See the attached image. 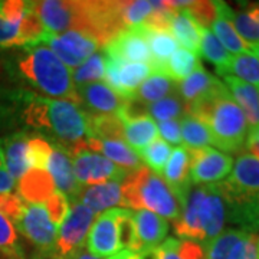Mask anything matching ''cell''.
Here are the masks:
<instances>
[{
  "instance_id": "1",
  "label": "cell",
  "mask_w": 259,
  "mask_h": 259,
  "mask_svg": "<svg viewBox=\"0 0 259 259\" xmlns=\"http://www.w3.org/2000/svg\"><path fill=\"white\" fill-rule=\"evenodd\" d=\"M87 112L75 102L47 98L26 88L0 91V128L42 137L69 156L87 148Z\"/></svg>"
},
{
  "instance_id": "2",
  "label": "cell",
  "mask_w": 259,
  "mask_h": 259,
  "mask_svg": "<svg viewBox=\"0 0 259 259\" xmlns=\"http://www.w3.org/2000/svg\"><path fill=\"white\" fill-rule=\"evenodd\" d=\"M10 78L30 88L32 93H42L52 100H64L78 104L72 71L45 45L18 48L5 61Z\"/></svg>"
},
{
  "instance_id": "3",
  "label": "cell",
  "mask_w": 259,
  "mask_h": 259,
  "mask_svg": "<svg viewBox=\"0 0 259 259\" xmlns=\"http://www.w3.org/2000/svg\"><path fill=\"white\" fill-rule=\"evenodd\" d=\"M187 114L209 127L213 146L221 148L222 153L229 156L243 153L249 125L222 81L212 93L192 104Z\"/></svg>"
},
{
  "instance_id": "4",
  "label": "cell",
  "mask_w": 259,
  "mask_h": 259,
  "mask_svg": "<svg viewBox=\"0 0 259 259\" xmlns=\"http://www.w3.org/2000/svg\"><path fill=\"white\" fill-rule=\"evenodd\" d=\"M226 204L228 223L256 235L259 232V158L241 153L229 176L216 183Z\"/></svg>"
},
{
  "instance_id": "5",
  "label": "cell",
  "mask_w": 259,
  "mask_h": 259,
  "mask_svg": "<svg viewBox=\"0 0 259 259\" xmlns=\"http://www.w3.org/2000/svg\"><path fill=\"white\" fill-rule=\"evenodd\" d=\"M226 204L218 185H199L186 194L173 229L177 239L206 245L226 229Z\"/></svg>"
},
{
  "instance_id": "6",
  "label": "cell",
  "mask_w": 259,
  "mask_h": 259,
  "mask_svg": "<svg viewBox=\"0 0 259 259\" xmlns=\"http://www.w3.org/2000/svg\"><path fill=\"white\" fill-rule=\"evenodd\" d=\"M122 206L136 210H148L164 218L176 221L182 213V203L176 193L167 186L164 179L143 166L128 173L121 183Z\"/></svg>"
},
{
  "instance_id": "7",
  "label": "cell",
  "mask_w": 259,
  "mask_h": 259,
  "mask_svg": "<svg viewBox=\"0 0 259 259\" xmlns=\"http://www.w3.org/2000/svg\"><path fill=\"white\" fill-rule=\"evenodd\" d=\"M45 28L32 9V2L0 0V48H18L37 45Z\"/></svg>"
},
{
  "instance_id": "8",
  "label": "cell",
  "mask_w": 259,
  "mask_h": 259,
  "mask_svg": "<svg viewBox=\"0 0 259 259\" xmlns=\"http://www.w3.org/2000/svg\"><path fill=\"white\" fill-rule=\"evenodd\" d=\"M39 44L49 48L69 69L78 68L101 48L95 37L79 30H68L64 33H51L45 30Z\"/></svg>"
},
{
  "instance_id": "9",
  "label": "cell",
  "mask_w": 259,
  "mask_h": 259,
  "mask_svg": "<svg viewBox=\"0 0 259 259\" xmlns=\"http://www.w3.org/2000/svg\"><path fill=\"white\" fill-rule=\"evenodd\" d=\"M95 214L88 206L78 200H72L68 216L58 228L56 235V253L62 259L78 249L83 248V243L91 231Z\"/></svg>"
},
{
  "instance_id": "10",
  "label": "cell",
  "mask_w": 259,
  "mask_h": 259,
  "mask_svg": "<svg viewBox=\"0 0 259 259\" xmlns=\"http://www.w3.org/2000/svg\"><path fill=\"white\" fill-rule=\"evenodd\" d=\"M32 9L47 32L64 33L68 30L83 32V2L42 0L32 2Z\"/></svg>"
},
{
  "instance_id": "11",
  "label": "cell",
  "mask_w": 259,
  "mask_h": 259,
  "mask_svg": "<svg viewBox=\"0 0 259 259\" xmlns=\"http://www.w3.org/2000/svg\"><path fill=\"white\" fill-rule=\"evenodd\" d=\"M75 177L79 185H101L107 182H120L128 176V171L114 164L108 158L88 148H79L72 154Z\"/></svg>"
},
{
  "instance_id": "12",
  "label": "cell",
  "mask_w": 259,
  "mask_h": 259,
  "mask_svg": "<svg viewBox=\"0 0 259 259\" xmlns=\"http://www.w3.org/2000/svg\"><path fill=\"white\" fill-rule=\"evenodd\" d=\"M192 185H214L231 175L233 158L213 147L189 150Z\"/></svg>"
},
{
  "instance_id": "13",
  "label": "cell",
  "mask_w": 259,
  "mask_h": 259,
  "mask_svg": "<svg viewBox=\"0 0 259 259\" xmlns=\"http://www.w3.org/2000/svg\"><path fill=\"white\" fill-rule=\"evenodd\" d=\"M256 235L228 228L204 245V259H259Z\"/></svg>"
},
{
  "instance_id": "14",
  "label": "cell",
  "mask_w": 259,
  "mask_h": 259,
  "mask_svg": "<svg viewBox=\"0 0 259 259\" xmlns=\"http://www.w3.org/2000/svg\"><path fill=\"white\" fill-rule=\"evenodd\" d=\"M105 58L117 62L128 64H151L147 36L143 25L124 29L102 48Z\"/></svg>"
},
{
  "instance_id": "15",
  "label": "cell",
  "mask_w": 259,
  "mask_h": 259,
  "mask_svg": "<svg viewBox=\"0 0 259 259\" xmlns=\"http://www.w3.org/2000/svg\"><path fill=\"white\" fill-rule=\"evenodd\" d=\"M104 55V54H102ZM153 69L147 64L117 62L104 56V83L120 97L130 100L137 93L140 85L151 75Z\"/></svg>"
},
{
  "instance_id": "16",
  "label": "cell",
  "mask_w": 259,
  "mask_h": 259,
  "mask_svg": "<svg viewBox=\"0 0 259 259\" xmlns=\"http://www.w3.org/2000/svg\"><path fill=\"white\" fill-rule=\"evenodd\" d=\"M118 207L110 209L101 213L95 223H93L91 231L87 238V250L98 258H111L117 252H120L118 229H117Z\"/></svg>"
},
{
  "instance_id": "17",
  "label": "cell",
  "mask_w": 259,
  "mask_h": 259,
  "mask_svg": "<svg viewBox=\"0 0 259 259\" xmlns=\"http://www.w3.org/2000/svg\"><path fill=\"white\" fill-rule=\"evenodd\" d=\"M78 94V105L88 110L91 115L115 114L124 105L125 98L112 91L104 82H93L75 88Z\"/></svg>"
},
{
  "instance_id": "18",
  "label": "cell",
  "mask_w": 259,
  "mask_h": 259,
  "mask_svg": "<svg viewBox=\"0 0 259 259\" xmlns=\"http://www.w3.org/2000/svg\"><path fill=\"white\" fill-rule=\"evenodd\" d=\"M47 171L55 183L56 192L71 197L72 200L79 196L82 186L78 183L75 177L71 156L66 150L58 146H52V153L48 158Z\"/></svg>"
},
{
  "instance_id": "19",
  "label": "cell",
  "mask_w": 259,
  "mask_h": 259,
  "mask_svg": "<svg viewBox=\"0 0 259 259\" xmlns=\"http://www.w3.org/2000/svg\"><path fill=\"white\" fill-rule=\"evenodd\" d=\"M134 223L137 236L134 252L157 248L167 239L168 222L156 213L148 210H136Z\"/></svg>"
},
{
  "instance_id": "20",
  "label": "cell",
  "mask_w": 259,
  "mask_h": 259,
  "mask_svg": "<svg viewBox=\"0 0 259 259\" xmlns=\"http://www.w3.org/2000/svg\"><path fill=\"white\" fill-rule=\"evenodd\" d=\"M216 16L212 23L213 35L232 55L249 52V47L243 42L233 26V9L225 2H214Z\"/></svg>"
},
{
  "instance_id": "21",
  "label": "cell",
  "mask_w": 259,
  "mask_h": 259,
  "mask_svg": "<svg viewBox=\"0 0 259 259\" xmlns=\"http://www.w3.org/2000/svg\"><path fill=\"white\" fill-rule=\"evenodd\" d=\"M32 134L28 133H10L2 140L5 161L9 175L15 182H19L30 170L29 160V140Z\"/></svg>"
},
{
  "instance_id": "22",
  "label": "cell",
  "mask_w": 259,
  "mask_h": 259,
  "mask_svg": "<svg viewBox=\"0 0 259 259\" xmlns=\"http://www.w3.org/2000/svg\"><path fill=\"white\" fill-rule=\"evenodd\" d=\"M85 147L94 153H101L105 158L127 171H136L144 166L139 154L124 140L87 139Z\"/></svg>"
},
{
  "instance_id": "23",
  "label": "cell",
  "mask_w": 259,
  "mask_h": 259,
  "mask_svg": "<svg viewBox=\"0 0 259 259\" xmlns=\"http://www.w3.org/2000/svg\"><path fill=\"white\" fill-rule=\"evenodd\" d=\"M163 176L167 186L176 193L182 203L187 192L193 186L190 180V156L187 148L182 146L171 151L170 158L163 170Z\"/></svg>"
},
{
  "instance_id": "24",
  "label": "cell",
  "mask_w": 259,
  "mask_h": 259,
  "mask_svg": "<svg viewBox=\"0 0 259 259\" xmlns=\"http://www.w3.org/2000/svg\"><path fill=\"white\" fill-rule=\"evenodd\" d=\"M55 192V183L44 168H30L19 180L18 196L25 203L44 204Z\"/></svg>"
},
{
  "instance_id": "25",
  "label": "cell",
  "mask_w": 259,
  "mask_h": 259,
  "mask_svg": "<svg viewBox=\"0 0 259 259\" xmlns=\"http://www.w3.org/2000/svg\"><path fill=\"white\" fill-rule=\"evenodd\" d=\"M225 81V87L228 88V91L231 93L232 98L238 104V107L241 108L246 122L252 127H259V93L258 88L246 83L235 78V76H222Z\"/></svg>"
},
{
  "instance_id": "26",
  "label": "cell",
  "mask_w": 259,
  "mask_h": 259,
  "mask_svg": "<svg viewBox=\"0 0 259 259\" xmlns=\"http://www.w3.org/2000/svg\"><path fill=\"white\" fill-rule=\"evenodd\" d=\"M88 206L94 213H104L114 206L122 204V189L120 182H107L82 189L75 199Z\"/></svg>"
},
{
  "instance_id": "27",
  "label": "cell",
  "mask_w": 259,
  "mask_h": 259,
  "mask_svg": "<svg viewBox=\"0 0 259 259\" xmlns=\"http://www.w3.org/2000/svg\"><path fill=\"white\" fill-rule=\"evenodd\" d=\"M146 36H147L150 58H151V69L153 72H160L161 68L167 64V61L179 49V44L170 30L167 29L150 28L147 25H143Z\"/></svg>"
},
{
  "instance_id": "28",
  "label": "cell",
  "mask_w": 259,
  "mask_h": 259,
  "mask_svg": "<svg viewBox=\"0 0 259 259\" xmlns=\"http://www.w3.org/2000/svg\"><path fill=\"white\" fill-rule=\"evenodd\" d=\"M221 82L219 78L210 75L203 66L200 65L197 69H194L182 82H179L177 93L182 101L185 102L186 110L196 101L202 100L207 94H210Z\"/></svg>"
},
{
  "instance_id": "29",
  "label": "cell",
  "mask_w": 259,
  "mask_h": 259,
  "mask_svg": "<svg viewBox=\"0 0 259 259\" xmlns=\"http://www.w3.org/2000/svg\"><path fill=\"white\" fill-rule=\"evenodd\" d=\"M168 30L183 49L199 55L200 47V26L194 22L186 9L176 10L168 22Z\"/></svg>"
},
{
  "instance_id": "30",
  "label": "cell",
  "mask_w": 259,
  "mask_h": 259,
  "mask_svg": "<svg viewBox=\"0 0 259 259\" xmlns=\"http://www.w3.org/2000/svg\"><path fill=\"white\" fill-rule=\"evenodd\" d=\"M124 141L133 148L136 153L150 146L158 137L157 124L151 117H143L139 120L124 121Z\"/></svg>"
},
{
  "instance_id": "31",
  "label": "cell",
  "mask_w": 259,
  "mask_h": 259,
  "mask_svg": "<svg viewBox=\"0 0 259 259\" xmlns=\"http://www.w3.org/2000/svg\"><path fill=\"white\" fill-rule=\"evenodd\" d=\"M177 88H179V83L168 79L166 75L160 74V72H151L147 79L140 85V88L133 98L146 102V104H153L166 97L179 94Z\"/></svg>"
},
{
  "instance_id": "32",
  "label": "cell",
  "mask_w": 259,
  "mask_h": 259,
  "mask_svg": "<svg viewBox=\"0 0 259 259\" xmlns=\"http://www.w3.org/2000/svg\"><path fill=\"white\" fill-rule=\"evenodd\" d=\"M233 26L248 47L259 44V3H248L238 12L233 10Z\"/></svg>"
},
{
  "instance_id": "33",
  "label": "cell",
  "mask_w": 259,
  "mask_h": 259,
  "mask_svg": "<svg viewBox=\"0 0 259 259\" xmlns=\"http://www.w3.org/2000/svg\"><path fill=\"white\" fill-rule=\"evenodd\" d=\"M218 75L221 76H235L243 82L250 83L259 88V59L250 52L231 55L229 62L223 68L222 72Z\"/></svg>"
},
{
  "instance_id": "34",
  "label": "cell",
  "mask_w": 259,
  "mask_h": 259,
  "mask_svg": "<svg viewBox=\"0 0 259 259\" xmlns=\"http://www.w3.org/2000/svg\"><path fill=\"white\" fill-rule=\"evenodd\" d=\"M180 134H182V144L187 150H197V148L213 146V139L209 127L203 121L197 120L189 114H186L180 120Z\"/></svg>"
},
{
  "instance_id": "35",
  "label": "cell",
  "mask_w": 259,
  "mask_h": 259,
  "mask_svg": "<svg viewBox=\"0 0 259 259\" xmlns=\"http://www.w3.org/2000/svg\"><path fill=\"white\" fill-rule=\"evenodd\" d=\"M200 65L202 64H200L199 55L182 48V49H177L171 55V58L167 61V64L161 68L160 74L166 75L168 79L179 83L186 79Z\"/></svg>"
},
{
  "instance_id": "36",
  "label": "cell",
  "mask_w": 259,
  "mask_h": 259,
  "mask_svg": "<svg viewBox=\"0 0 259 259\" xmlns=\"http://www.w3.org/2000/svg\"><path fill=\"white\" fill-rule=\"evenodd\" d=\"M87 117H88L87 139L124 140V127L115 114H105V115L87 114Z\"/></svg>"
},
{
  "instance_id": "37",
  "label": "cell",
  "mask_w": 259,
  "mask_h": 259,
  "mask_svg": "<svg viewBox=\"0 0 259 259\" xmlns=\"http://www.w3.org/2000/svg\"><path fill=\"white\" fill-rule=\"evenodd\" d=\"M199 54L203 56L206 61L216 66V74L222 72L223 68L231 59V54L225 49L222 44L218 40V37L213 35L210 29L200 26V47Z\"/></svg>"
},
{
  "instance_id": "38",
  "label": "cell",
  "mask_w": 259,
  "mask_h": 259,
  "mask_svg": "<svg viewBox=\"0 0 259 259\" xmlns=\"http://www.w3.org/2000/svg\"><path fill=\"white\" fill-rule=\"evenodd\" d=\"M186 114H187V110H186L185 102L182 101L179 94L166 97V98H163L157 102L148 104V115L153 120H157L158 122L182 120Z\"/></svg>"
},
{
  "instance_id": "39",
  "label": "cell",
  "mask_w": 259,
  "mask_h": 259,
  "mask_svg": "<svg viewBox=\"0 0 259 259\" xmlns=\"http://www.w3.org/2000/svg\"><path fill=\"white\" fill-rule=\"evenodd\" d=\"M0 256L5 259H25L15 225L0 212Z\"/></svg>"
},
{
  "instance_id": "40",
  "label": "cell",
  "mask_w": 259,
  "mask_h": 259,
  "mask_svg": "<svg viewBox=\"0 0 259 259\" xmlns=\"http://www.w3.org/2000/svg\"><path fill=\"white\" fill-rule=\"evenodd\" d=\"M171 151L173 150H171L170 144H167L164 140L157 139L156 141H153L150 146L137 151V154L141 158V161H144L153 173L160 176V175H163V170H164L167 161L170 158Z\"/></svg>"
},
{
  "instance_id": "41",
  "label": "cell",
  "mask_w": 259,
  "mask_h": 259,
  "mask_svg": "<svg viewBox=\"0 0 259 259\" xmlns=\"http://www.w3.org/2000/svg\"><path fill=\"white\" fill-rule=\"evenodd\" d=\"M75 88L82 87L87 83L101 82L104 79V55L102 52L94 54L88 61H85L83 65L78 66L72 72Z\"/></svg>"
},
{
  "instance_id": "42",
  "label": "cell",
  "mask_w": 259,
  "mask_h": 259,
  "mask_svg": "<svg viewBox=\"0 0 259 259\" xmlns=\"http://www.w3.org/2000/svg\"><path fill=\"white\" fill-rule=\"evenodd\" d=\"M154 12V2L150 0H134L122 2V22L124 26L134 28L146 23Z\"/></svg>"
},
{
  "instance_id": "43",
  "label": "cell",
  "mask_w": 259,
  "mask_h": 259,
  "mask_svg": "<svg viewBox=\"0 0 259 259\" xmlns=\"http://www.w3.org/2000/svg\"><path fill=\"white\" fill-rule=\"evenodd\" d=\"M117 229H118V241L122 250L136 249V223H134V212L130 209H118L117 218Z\"/></svg>"
},
{
  "instance_id": "44",
  "label": "cell",
  "mask_w": 259,
  "mask_h": 259,
  "mask_svg": "<svg viewBox=\"0 0 259 259\" xmlns=\"http://www.w3.org/2000/svg\"><path fill=\"white\" fill-rule=\"evenodd\" d=\"M52 153V144L42 137L30 136L29 140V160L30 168H44L47 170L48 158Z\"/></svg>"
},
{
  "instance_id": "45",
  "label": "cell",
  "mask_w": 259,
  "mask_h": 259,
  "mask_svg": "<svg viewBox=\"0 0 259 259\" xmlns=\"http://www.w3.org/2000/svg\"><path fill=\"white\" fill-rule=\"evenodd\" d=\"M44 206H45L48 214H49V219L52 221L56 228H59L66 219L68 212H69V203H68L66 196L59 193V192H55L44 203Z\"/></svg>"
},
{
  "instance_id": "46",
  "label": "cell",
  "mask_w": 259,
  "mask_h": 259,
  "mask_svg": "<svg viewBox=\"0 0 259 259\" xmlns=\"http://www.w3.org/2000/svg\"><path fill=\"white\" fill-rule=\"evenodd\" d=\"M186 10L202 28H210L216 16L214 2H192V5Z\"/></svg>"
},
{
  "instance_id": "47",
  "label": "cell",
  "mask_w": 259,
  "mask_h": 259,
  "mask_svg": "<svg viewBox=\"0 0 259 259\" xmlns=\"http://www.w3.org/2000/svg\"><path fill=\"white\" fill-rule=\"evenodd\" d=\"M25 202L19 197L18 194H0V212L3 213L10 222L16 225L19 221Z\"/></svg>"
},
{
  "instance_id": "48",
  "label": "cell",
  "mask_w": 259,
  "mask_h": 259,
  "mask_svg": "<svg viewBox=\"0 0 259 259\" xmlns=\"http://www.w3.org/2000/svg\"><path fill=\"white\" fill-rule=\"evenodd\" d=\"M158 136H161L167 144H175L182 147V134H180V120H170L158 122Z\"/></svg>"
},
{
  "instance_id": "49",
  "label": "cell",
  "mask_w": 259,
  "mask_h": 259,
  "mask_svg": "<svg viewBox=\"0 0 259 259\" xmlns=\"http://www.w3.org/2000/svg\"><path fill=\"white\" fill-rule=\"evenodd\" d=\"M16 187V182L9 175V170L6 167L5 161V153L2 147V140H0V194L13 193V189Z\"/></svg>"
},
{
  "instance_id": "50",
  "label": "cell",
  "mask_w": 259,
  "mask_h": 259,
  "mask_svg": "<svg viewBox=\"0 0 259 259\" xmlns=\"http://www.w3.org/2000/svg\"><path fill=\"white\" fill-rule=\"evenodd\" d=\"M179 239L177 238H167L160 245V259H185L179 252Z\"/></svg>"
},
{
  "instance_id": "51",
  "label": "cell",
  "mask_w": 259,
  "mask_h": 259,
  "mask_svg": "<svg viewBox=\"0 0 259 259\" xmlns=\"http://www.w3.org/2000/svg\"><path fill=\"white\" fill-rule=\"evenodd\" d=\"M246 153L252 154L253 157L259 158V127H252L248 130V136L245 141Z\"/></svg>"
},
{
  "instance_id": "52",
  "label": "cell",
  "mask_w": 259,
  "mask_h": 259,
  "mask_svg": "<svg viewBox=\"0 0 259 259\" xmlns=\"http://www.w3.org/2000/svg\"><path fill=\"white\" fill-rule=\"evenodd\" d=\"M62 259H102V258H98V256H95L93 253H90L87 249H78L76 252L74 253H71V255H68V256H65Z\"/></svg>"
},
{
  "instance_id": "53",
  "label": "cell",
  "mask_w": 259,
  "mask_h": 259,
  "mask_svg": "<svg viewBox=\"0 0 259 259\" xmlns=\"http://www.w3.org/2000/svg\"><path fill=\"white\" fill-rule=\"evenodd\" d=\"M110 259H139V256L136 252H131V250H120L115 255H112Z\"/></svg>"
},
{
  "instance_id": "54",
  "label": "cell",
  "mask_w": 259,
  "mask_h": 259,
  "mask_svg": "<svg viewBox=\"0 0 259 259\" xmlns=\"http://www.w3.org/2000/svg\"><path fill=\"white\" fill-rule=\"evenodd\" d=\"M249 52L252 54L253 56H256L259 59V44H256V45H252V47H249Z\"/></svg>"
},
{
  "instance_id": "55",
  "label": "cell",
  "mask_w": 259,
  "mask_h": 259,
  "mask_svg": "<svg viewBox=\"0 0 259 259\" xmlns=\"http://www.w3.org/2000/svg\"><path fill=\"white\" fill-rule=\"evenodd\" d=\"M256 246H258V255H259V238L256 239Z\"/></svg>"
},
{
  "instance_id": "56",
  "label": "cell",
  "mask_w": 259,
  "mask_h": 259,
  "mask_svg": "<svg viewBox=\"0 0 259 259\" xmlns=\"http://www.w3.org/2000/svg\"><path fill=\"white\" fill-rule=\"evenodd\" d=\"M258 93H259V88H258Z\"/></svg>"
}]
</instances>
